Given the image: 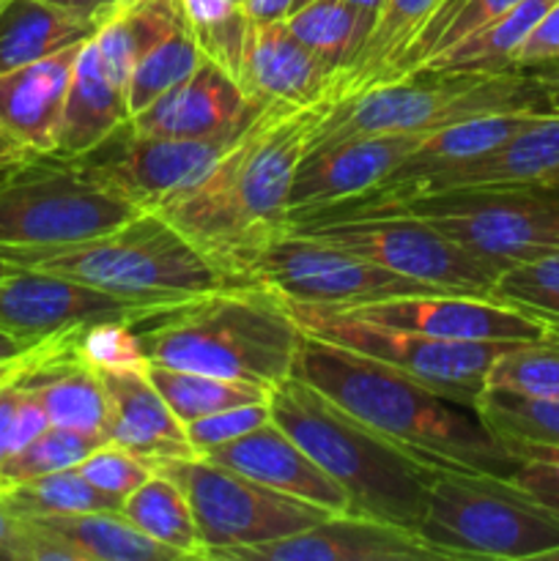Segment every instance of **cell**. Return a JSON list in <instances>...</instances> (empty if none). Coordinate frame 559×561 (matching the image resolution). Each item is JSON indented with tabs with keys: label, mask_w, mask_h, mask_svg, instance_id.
<instances>
[{
	"label": "cell",
	"mask_w": 559,
	"mask_h": 561,
	"mask_svg": "<svg viewBox=\"0 0 559 561\" xmlns=\"http://www.w3.org/2000/svg\"><path fill=\"white\" fill-rule=\"evenodd\" d=\"M233 140L236 135L206 137V140L137 135L126 121L93 151L77 159H82L121 195L129 197L137 208L159 211L168 203L179 201L197 181L206 179L208 170Z\"/></svg>",
	"instance_id": "5bb4252c"
},
{
	"label": "cell",
	"mask_w": 559,
	"mask_h": 561,
	"mask_svg": "<svg viewBox=\"0 0 559 561\" xmlns=\"http://www.w3.org/2000/svg\"><path fill=\"white\" fill-rule=\"evenodd\" d=\"M186 25L201 47L203 58L214 60L239 82L250 16L236 0H181Z\"/></svg>",
	"instance_id": "74e56055"
},
{
	"label": "cell",
	"mask_w": 559,
	"mask_h": 561,
	"mask_svg": "<svg viewBox=\"0 0 559 561\" xmlns=\"http://www.w3.org/2000/svg\"><path fill=\"white\" fill-rule=\"evenodd\" d=\"M554 173H559V113H543L493 151L482 153V157L471 159L466 164H458L453 170H442V173L414 181V184L400 190L398 195H392L376 208L398 206V203L411 201V197L444 195V192L537 184V181H546Z\"/></svg>",
	"instance_id": "44dd1931"
},
{
	"label": "cell",
	"mask_w": 559,
	"mask_h": 561,
	"mask_svg": "<svg viewBox=\"0 0 559 561\" xmlns=\"http://www.w3.org/2000/svg\"><path fill=\"white\" fill-rule=\"evenodd\" d=\"M294 376L431 469L499 477L518 469L475 405L447 398L398 367L305 334Z\"/></svg>",
	"instance_id": "7a4b0ae2"
},
{
	"label": "cell",
	"mask_w": 559,
	"mask_h": 561,
	"mask_svg": "<svg viewBox=\"0 0 559 561\" xmlns=\"http://www.w3.org/2000/svg\"><path fill=\"white\" fill-rule=\"evenodd\" d=\"M0 261L14 268L64 274L107 294L162 307L241 285L157 211H140L110 233L77 244L0 250Z\"/></svg>",
	"instance_id": "5b68a950"
},
{
	"label": "cell",
	"mask_w": 559,
	"mask_h": 561,
	"mask_svg": "<svg viewBox=\"0 0 559 561\" xmlns=\"http://www.w3.org/2000/svg\"><path fill=\"white\" fill-rule=\"evenodd\" d=\"M75 354L93 370H146L148 367L137 327L126 321L91 323L77 332Z\"/></svg>",
	"instance_id": "b9f144b4"
},
{
	"label": "cell",
	"mask_w": 559,
	"mask_h": 561,
	"mask_svg": "<svg viewBox=\"0 0 559 561\" xmlns=\"http://www.w3.org/2000/svg\"><path fill=\"white\" fill-rule=\"evenodd\" d=\"M537 184H548V186H557V190H559V173L548 175V179H546V181H537Z\"/></svg>",
	"instance_id": "11a10c76"
},
{
	"label": "cell",
	"mask_w": 559,
	"mask_h": 561,
	"mask_svg": "<svg viewBox=\"0 0 559 561\" xmlns=\"http://www.w3.org/2000/svg\"><path fill=\"white\" fill-rule=\"evenodd\" d=\"M203 64V53L192 36L190 25L175 27L173 33L153 44L146 55L132 69L129 82H126V102L129 113H140L148 104L157 102L162 93L184 82L186 77L195 75L197 66Z\"/></svg>",
	"instance_id": "d590c367"
},
{
	"label": "cell",
	"mask_w": 559,
	"mask_h": 561,
	"mask_svg": "<svg viewBox=\"0 0 559 561\" xmlns=\"http://www.w3.org/2000/svg\"><path fill=\"white\" fill-rule=\"evenodd\" d=\"M261 110L263 104L252 102L228 71L203 58L195 75L132 115L129 126L137 135L206 140L239 135Z\"/></svg>",
	"instance_id": "d6986e66"
},
{
	"label": "cell",
	"mask_w": 559,
	"mask_h": 561,
	"mask_svg": "<svg viewBox=\"0 0 559 561\" xmlns=\"http://www.w3.org/2000/svg\"><path fill=\"white\" fill-rule=\"evenodd\" d=\"M285 305H288L290 316L296 318L301 332L310 334V337L398 367V370L420 378L436 392L469 405H475V400L486 389V376L497 356L521 343V340L482 343V340L427 337L420 332L362 321V318L345 316V312L332 310L327 305H305V301L288 299H285Z\"/></svg>",
	"instance_id": "30bf717a"
},
{
	"label": "cell",
	"mask_w": 559,
	"mask_h": 561,
	"mask_svg": "<svg viewBox=\"0 0 559 561\" xmlns=\"http://www.w3.org/2000/svg\"><path fill=\"white\" fill-rule=\"evenodd\" d=\"M285 25L338 75V80L354 66L367 42L365 25L345 5V0H316V3L294 11Z\"/></svg>",
	"instance_id": "836d02e7"
},
{
	"label": "cell",
	"mask_w": 559,
	"mask_h": 561,
	"mask_svg": "<svg viewBox=\"0 0 559 561\" xmlns=\"http://www.w3.org/2000/svg\"><path fill=\"white\" fill-rule=\"evenodd\" d=\"M99 22L44 0H0V75L88 42Z\"/></svg>",
	"instance_id": "83f0119b"
},
{
	"label": "cell",
	"mask_w": 559,
	"mask_h": 561,
	"mask_svg": "<svg viewBox=\"0 0 559 561\" xmlns=\"http://www.w3.org/2000/svg\"><path fill=\"white\" fill-rule=\"evenodd\" d=\"M294 0H247L244 11L250 22H280L288 20Z\"/></svg>",
	"instance_id": "f907efd6"
},
{
	"label": "cell",
	"mask_w": 559,
	"mask_h": 561,
	"mask_svg": "<svg viewBox=\"0 0 559 561\" xmlns=\"http://www.w3.org/2000/svg\"><path fill=\"white\" fill-rule=\"evenodd\" d=\"M80 551L82 561H186L179 551L142 535L121 513L42 515Z\"/></svg>",
	"instance_id": "1f68e13d"
},
{
	"label": "cell",
	"mask_w": 559,
	"mask_h": 561,
	"mask_svg": "<svg viewBox=\"0 0 559 561\" xmlns=\"http://www.w3.org/2000/svg\"><path fill=\"white\" fill-rule=\"evenodd\" d=\"M557 3L559 0H521L507 14L497 16L471 36L422 60L417 71H480V75L510 71L521 44Z\"/></svg>",
	"instance_id": "f1b7e54d"
},
{
	"label": "cell",
	"mask_w": 559,
	"mask_h": 561,
	"mask_svg": "<svg viewBox=\"0 0 559 561\" xmlns=\"http://www.w3.org/2000/svg\"><path fill=\"white\" fill-rule=\"evenodd\" d=\"M75 337L77 334L66 337L22 383H27L38 394L49 425L104 436L107 394H104L99 373L75 354Z\"/></svg>",
	"instance_id": "4316f807"
},
{
	"label": "cell",
	"mask_w": 559,
	"mask_h": 561,
	"mask_svg": "<svg viewBox=\"0 0 559 561\" xmlns=\"http://www.w3.org/2000/svg\"><path fill=\"white\" fill-rule=\"evenodd\" d=\"M475 409L482 425L518 463L529 453L559 449V398H532L486 387Z\"/></svg>",
	"instance_id": "f546056e"
},
{
	"label": "cell",
	"mask_w": 559,
	"mask_h": 561,
	"mask_svg": "<svg viewBox=\"0 0 559 561\" xmlns=\"http://www.w3.org/2000/svg\"><path fill=\"white\" fill-rule=\"evenodd\" d=\"M22 518L5 507L0 496V561H20Z\"/></svg>",
	"instance_id": "c3c4849f"
},
{
	"label": "cell",
	"mask_w": 559,
	"mask_h": 561,
	"mask_svg": "<svg viewBox=\"0 0 559 561\" xmlns=\"http://www.w3.org/2000/svg\"><path fill=\"white\" fill-rule=\"evenodd\" d=\"M203 458L239 471L274 491L318 504L329 513H349V499L338 482L274 422L212 449Z\"/></svg>",
	"instance_id": "603a6c76"
},
{
	"label": "cell",
	"mask_w": 559,
	"mask_h": 561,
	"mask_svg": "<svg viewBox=\"0 0 559 561\" xmlns=\"http://www.w3.org/2000/svg\"><path fill=\"white\" fill-rule=\"evenodd\" d=\"M425 135L384 131L360 135L332 146L310 148L301 159L290 192V225L349 206L387 181Z\"/></svg>",
	"instance_id": "2e32d148"
},
{
	"label": "cell",
	"mask_w": 559,
	"mask_h": 561,
	"mask_svg": "<svg viewBox=\"0 0 559 561\" xmlns=\"http://www.w3.org/2000/svg\"><path fill=\"white\" fill-rule=\"evenodd\" d=\"M162 310L168 307L124 299L80 279L38 268H14L0 277V332L25 345L66 337L102 321H126L140 327Z\"/></svg>",
	"instance_id": "9a60e30c"
},
{
	"label": "cell",
	"mask_w": 559,
	"mask_h": 561,
	"mask_svg": "<svg viewBox=\"0 0 559 561\" xmlns=\"http://www.w3.org/2000/svg\"><path fill=\"white\" fill-rule=\"evenodd\" d=\"M121 515L146 537L179 551L186 561L206 559V548H203L201 529H197L190 499L181 491L179 482L170 480L168 474L153 471L126 499L124 507H121Z\"/></svg>",
	"instance_id": "4dcf8cb0"
},
{
	"label": "cell",
	"mask_w": 559,
	"mask_h": 561,
	"mask_svg": "<svg viewBox=\"0 0 559 561\" xmlns=\"http://www.w3.org/2000/svg\"><path fill=\"white\" fill-rule=\"evenodd\" d=\"M140 211L82 159L36 153L0 175V250L77 244Z\"/></svg>",
	"instance_id": "ba28073f"
},
{
	"label": "cell",
	"mask_w": 559,
	"mask_h": 561,
	"mask_svg": "<svg viewBox=\"0 0 559 561\" xmlns=\"http://www.w3.org/2000/svg\"><path fill=\"white\" fill-rule=\"evenodd\" d=\"M102 444H107L102 433H82L49 425L42 436L33 438L20 453L0 460V491L55 474V471L75 469L88 455L96 453Z\"/></svg>",
	"instance_id": "8d00e7d4"
},
{
	"label": "cell",
	"mask_w": 559,
	"mask_h": 561,
	"mask_svg": "<svg viewBox=\"0 0 559 561\" xmlns=\"http://www.w3.org/2000/svg\"><path fill=\"white\" fill-rule=\"evenodd\" d=\"M153 471L168 474L186 493L206 559H225L241 548L283 540L332 515L318 504L261 485L208 458L162 460Z\"/></svg>",
	"instance_id": "8fae6325"
},
{
	"label": "cell",
	"mask_w": 559,
	"mask_h": 561,
	"mask_svg": "<svg viewBox=\"0 0 559 561\" xmlns=\"http://www.w3.org/2000/svg\"><path fill=\"white\" fill-rule=\"evenodd\" d=\"M148 378L162 394L164 403L170 405L181 422L201 420V416L214 414V411L236 409L247 403H266L269 389L258 387L250 381H233V378L208 376V373L181 370V367L157 365L148 362Z\"/></svg>",
	"instance_id": "d6a6232c"
},
{
	"label": "cell",
	"mask_w": 559,
	"mask_h": 561,
	"mask_svg": "<svg viewBox=\"0 0 559 561\" xmlns=\"http://www.w3.org/2000/svg\"><path fill=\"white\" fill-rule=\"evenodd\" d=\"M543 561H559V548H557V551H551V553H548V557L543 559Z\"/></svg>",
	"instance_id": "91938a15"
},
{
	"label": "cell",
	"mask_w": 559,
	"mask_h": 561,
	"mask_svg": "<svg viewBox=\"0 0 559 561\" xmlns=\"http://www.w3.org/2000/svg\"><path fill=\"white\" fill-rule=\"evenodd\" d=\"M345 316L362 321L381 323V327L420 332L427 337L442 340H521L535 343L548 337V327L529 312L502 305L491 296L477 294H422V296H395V299L367 301V305H327Z\"/></svg>",
	"instance_id": "e0dca14e"
},
{
	"label": "cell",
	"mask_w": 559,
	"mask_h": 561,
	"mask_svg": "<svg viewBox=\"0 0 559 561\" xmlns=\"http://www.w3.org/2000/svg\"><path fill=\"white\" fill-rule=\"evenodd\" d=\"M148 362L250 381L272 392L296 373L305 332L283 296L228 285L157 312L137 327Z\"/></svg>",
	"instance_id": "3957f363"
},
{
	"label": "cell",
	"mask_w": 559,
	"mask_h": 561,
	"mask_svg": "<svg viewBox=\"0 0 559 561\" xmlns=\"http://www.w3.org/2000/svg\"><path fill=\"white\" fill-rule=\"evenodd\" d=\"M384 3H387V0H345V5H349V9L360 16L362 25H365L367 36H370V31L376 27V20L378 14H381Z\"/></svg>",
	"instance_id": "f5cc1de1"
},
{
	"label": "cell",
	"mask_w": 559,
	"mask_h": 561,
	"mask_svg": "<svg viewBox=\"0 0 559 561\" xmlns=\"http://www.w3.org/2000/svg\"><path fill=\"white\" fill-rule=\"evenodd\" d=\"M384 211H406L425 219L499 268V274L515 263L559 250V190L548 184L444 192L411 197Z\"/></svg>",
	"instance_id": "9c48e42d"
},
{
	"label": "cell",
	"mask_w": 559,
	"mask_h": 561,
	"mask_svg": "<svg viewBox=\"0 0 559 561\" xmlns=\"http://www.w3.org/2000/svg\"><path fill=\"white\" fill-rule=\"evenodd\" d=\"M44 3L55 5V9L60 11H69V14L85 16V20L99 22V25H102V22L107 20V16L113 14L124 0H44Z\"/></svg>",
	"instance_id": "681fc988"
},
{
	"label": "cell",
	"mask_w": 559,
	"mask_h": 561,
	"mask_svg": "<svg viewBox=\"0 0 559 561\" xmlns=\"http://www.w3.org/2000/svg\"><path fill=\"white\" fill-rule=\"evenodd\" d=\"M107 394L104 438L151 466L197 458L186 427L170 411L146 370H96Z\"/></svg>",
	"instance_id": "7402d4cb"
},
{
	"label": "cell",
	"mask_w": 559,
	"mask_h": 561,
	"mask_svg": "<svg viewBox=\"0 0 559 561\" xmlns=\"http://www.w3.org/2000/svg\"><path fill=\"white\" fill-rule=\"evenodd\" d=\"M5 507L22 518H42V515H80V513H121L115 499L104 496L85 477L75 469L55 471L38 480L0 491Z\"/></svg>",
	"instance_id": "e575fe53"
},
{
	"label": "cell",
	"mask_w": 559,
	"mask_h": 561,
	"mask_svg": "<svg viewBox=\"0 0 559 561\" xmlns=\"http://www.w3.org/2000/svg\"><path fill=\"white\" fill-rule=\"evenodd\" d=\"M47 427V411L27 383H11L0 389V460L20 453Z\"/></svg>",
	"instance_id": "ee69618b"
},
{
	"label": "cell",
	"mask_w": 559,
	"mask_h": 561,
	"mask_svg": "<svg viewBox=\"0 0 559 561\" xmlns=\"http://www.w3.org/2000/svg\"><path fill=\"white\" fill-rule=\"evenodd\" d=\"M310 3H316V0H294V9H290V14H294V11H299V9H305V5H310Z\"/></svg>",
	"instance_id": "9f6ffc18"
},
{
	"label": "cell",
	"mask_w": 559,
	"mask_h": 561,
	"mask_svg": "<svg viewBox=\"0 0 559 561\" xmlns=\"http://www.w3.org/2000/svg\"><path fill=\"white\" fill-rule=\"evenodd\" d=\"M510 71L532 77L551 91L559 88V3L540 20L515 53Z\"/></svg>",
	"instance_id": "bcb514c9"
},
{
	"label": "cell",
	"mask_w": 559,
	"mask_h": 561,
	"mask_svg": "<svg viewBox=\"0 0 559 561\" xmlns=\"http://www.w3.org/2000/svg\"><path fill=\"white\" fill-rule=\"evenodd\" d=\"M518 3L521 0H458L453 9L444 11L442 16H436V20L422 31V36L417 38V44L411 47L409 58H406L400 80L414 75L422 66V60L442 53V49L453 47L460 38L471 36V33L486 27L488 22H493L497 16L507 14V11Z\"/></svg>",
	"instance_id": "60d3db41"
},
{
	"label": "cell",
	"mask_w": 559,
	"mask_h": 561,
	"mask_svg": "<svg viewBox=\"0 0 559 561\" xmlns=\"http://www.w3.org/2000/svg\"><path fill=\"white\" fill-rule=\"evenodd\" d=\"M334 80L338 75L288 31L285 20L250 22L239 85L252 102L263 107L332 104Z\"/></svg>",
	"instance_id": "ffe728a7"
},
{
	"label": "cell",
	"mask_w": 559,
	"mask_h": 561,
	"mask_svg": "<svg viewBox=\"0 0 559 561\" xmlns=\"http://www.w3.org/2000/svg\"><path fill=\"white\" fill-rule=\"evenodd\" d=\"M27 348H33V345H25V343H20L16 337H11V334L0 332V359H9V356L25 354Z\"/></svg>",
	"instance_id": "db71d44e"
},
{
	"label": "cell",
	"mask_w": 559,
	"mask_h": 561,
	"mask_svg": "<svg viewBox=\"0 0 559 561\" xmlns=\"http://www.w3.org/2000/svg\"><path fill=\"white\" fill-rule=\"evenodd\" d=\"M417 531L362 518L351 513H332L321 524L301 529L283 540L241 548L225 561H436Z\"/></svg>",
	"instance_id": "ac0fdd59"
},
{
	"label": "cell",
	"mask_w": 559,
	"mask_h": 561,
	"mask_svg": "<svg viewBox=\"0 0 559 561\" xmlns=\"http://www.w3.org/2000/svg\"><path fill=\"white\" fill-rule=\"evenodd\" d=\"M36 157V151H31L27 146H22L16 137L5 135L3 129H0V175L5 173V170L16 168V164L27 162V159Z\"/></svg>",
	"instance_id": "816d5d0a"
},
{
	"label": "cell",
	"mask_w": 559,
	"mask_h": 561,
	"mask_svg": "<svg viewBox=\"0 0 559 561\" xmlns=\"http://www.w3.org/2000/svg\"><path fill=\"white\" fill-rule=\"evenodd\" d=\"M129 118L126 88L110 75L91 36L77 53L55 153L66 159L82 157Z\"/></svg>",
	"instance_id": "d4e9b609"
},
{
	"label": "cell",
	"mask_w": 559,
	"mask_h": 561,
	"mask_svg": "<svg viewBox=\"0 0 559 561\" xmlns=\"http://www.w3.org/2000/svg\"><path fill=\"white\" fill-rule=\"evenodd\" d=\"M491 299L529 312L546 327H559V250L515 263L499 274Z\"/></svg>",
	"instance_id": "f35d334b"
},
{
	"label": "cell",
	"mask_w": 559,
	"mask_h": 561,
	"mask_svg": "<svg viewBox=\"0 0 559 561\" xmlns=\"http://www.w3.org/2000/svg\"><path fill=\"white\" fill-rule=\"evenodd\" d=\"M244 283L305 305H367L395 296L442 294V288L400 277L367 257L299 233H285L247 268Z\"/></svg>",
	"instance_id": "4fadbf2b"
},
{
	"label": "cell",
	"mask_w": 559,
	"mask_h": 561,
	"mask_svg": "<svg viewBox=\"0 0 559 561\" xmlns=\"http://www.w3.org/2000/svg\"><path fill=\"white\" fill-rule=\"evenodd\" d=\"M266 422H272L269 400L266 403H247V405H236V409L214 411V414L201 416V420L186 422L184 427L195 455L197 458H203V455H208L212 449L223 447V444L228 442H236V438L263 427Z\"/></svg>",
	"instance_id": "f6af8a7d"
},
{
	"label": "cell",
	"mask_w": 559,
	"mask_h": 561,
	"mask_svg": "<svg viewBox=\"0 0 559 561\" xmlns=\"http://www.w3.org/2000/svg\"><path fill=\"white\" fill-rule=\"evenodd\" d=\"M288 233L323 241L338 250L367 257L400 277L420 279L453 294L491 296L499 268L444 236L425 219L406 211H365L351 217L318 219L288 228Z\"/></svg>",
	"instance_id": "7c38bea8"
},
{
	"label": "cell",
	"mask_w": 559,
	"mask_h": 561,
	"mask_svg": "<svg viewBox=\"0 0 559 561\" xmlns=\"http://www.w3.org/2000/svg\"><path fill=\"white\" fill-rule=\"evenodd\" d=\"M327 107H263L206 179L157 214L230 279L247 285V268L288 233L296 170Z\"/></svg>",
	"instance_id": "6da1fadb"
},
{
	"label": "cell",
	"mask_w": 559,
	"mask_h": 561,
	"mask_svg": "<svg viewBox=\"0 0 559 561\" xmlns=\"http://www.w3.org/2000/svg\"><path fill=\"white\" fill-rule=\"evenodd\" d=\"M551 96V88L518 71H414L329 104L312 131L310 148L384 131L431 135L466 118L510 110L557 113Z\"/></svg>",
	"instance_id": "8992f818"
},
{
	"label": "cell",
	"mask_w": 559,
	"mask_h": 561,
	"mask_svg": "<svg viewBox=\"0 0 559 561\" xmlns=\"http://www.w3.org/2000/svg\"><path fill=\"white\" fill-rule=\"evenodd\" d=\"M82 44L0 75V129L31 151L55 153L66 93Z\"/></svg>",
	"instance_id": "cb8c5ba5"
},
{
	"label": "cell",
	"mask_w": 559,
	"mask_h": 561,
	"mask_svg": "<svg viewBox=\"0 0 559 561\" xmlns=\"http://www.w3.org/2000/svg\"><path fill=\"white\" fill-rule=\"evenodd\" d=\"M486 387L532 398H559V340L546 337L504 351L488 370Z\"/></svg>",
	"instance_id": "ab89813d"
},
{
	"label": "cell",
	"mask_w": 559,
	"mask_h": 561,
	"mask_svg": "<svg viewBox=\"0 0 559 561\" xmlns=\"http://www.w3.org/2000/svg\"><path fill=\"white\" fill-rule=\"evenodd\" d=\"M9 272H14V266H11V263H5V261H0V277H5Z\"/></svg>",
	"instance_id": "6f0895ef"
},
{
	"label": "cell",
	"mask_w": 559,
	"mask_h": 561,
	"mask_svg": "<svg viewBox=\"0 0 559 561\" xmlns=\"http://www.w3.org/2000/svg\"><path fill=\"white\" fill-rule=\"evenodd\" d=\"M453 0H387L360 58L334 82L332 104L381 82L400 80L411 47Z\"/></svg>",
	"instance_id": "484cf974"
},
{
	"label": "cell",
	"mask_w": 559,
	"mask_h": 561,
	"mask_svg": "<svg viewBox=\"0 0 559 561\" xmlns=\"http://www.w3.org/2000/svg\"><path fill=\"white\" fill-rule=\"evenodd\" d=\"M82 477L91 482L93 488L104 493V496L115 499L124 507L126 499L153 474V466L148 460L137 458V455L126 453V449L115 447V444H102L96 453L88 455L80 466H77Z\"/></svg>",
	"instance_id": "7bdbcfd3"
},
{
	"label": "cell",
	"mask_w": 559,
	"mask_h": 561,
	"mask_svg": "<svg viewBox=\"0 0 559 561\" xmlns=\"http://www.w3.org/2000/svg\"><path fill=\"white\" fill-rule=\"evenodd\" d=\"M551 104H554V110H557V113H559V88H557V91H554V96H551Z\"/></svg>",
	"instance_id": "680465c9"
},
{
	"label": "cell",
	"mask_w": 559,
	"mask_h": 561,
	"mask_svg": "<svg viewBox=\"0 0 559 561\" xmlns=\"http://www.w3.org/2000/svg\"><path fill=\"white\" fill-rule=\"evenodd\" d=\"M548 337H557L559 340V327H548Z\"/></svg>",
	"instance_id": "94428289"
},
{
	"label": "cell",
	"mask_w": 559,
	"mask_h": 561,
	"mask_svg": "<svg viewBox=\"0 0 559 561\" xmlns=\"http://www.w3.org/2000/svg\"><path fill=\"white\" fill-rule=\"evenodd\" d=\"M272 422L283 427L349 499V513L417 531L442 471L356 420L299 376L269 392Z\"/></svg>",
	"instance_id": "277c9868"
},
{
	"label": "cell",
	"mask_w": 559,
	"mask_h": 561,
	"mask_svg": "<svg viewBox=\"0 0 559 561\" xmlns=\"http://www.w3.org/2000/svg\"><path fill=\"white\" fill-rule=\"evenodd\" d=\"M236 3H241V5H244V3H247V0H236Z\"/></svg>",
	"instance_id": "6125c7cd"
},
{
	"label": "cell",
	"mask_w": 559,
	"mask_h": 561,
	"mask_svg": "<svg viewBox=\"0 0 559 561\" xmlns=\"http://www.w3.org/2000/svg\"><path fill=\"white\" fill-rule=\"evenodd\" d=\"M510 480L559 515V449L524 455Z\"/></svg>",
	"instance_id": "7dc6e473"
},
{
	"label": "cell",
	"mask_w": 559,
	"mask_h": 561,
	"mask_svg": "<svg viewBox=\"0 0 559 561\" xmlns=\"http://www.w3.org/2000/svg\"><path fill=\"white\" fill-rule=\"evenodd\" d=\"M417 535L442 559H546L559 548V515L510 477L442 471Z\"/></svg>",
	"instance_id": "52a82bcc"
}]
</instances>
